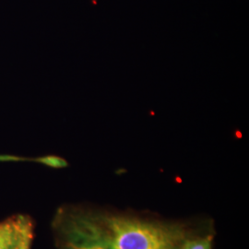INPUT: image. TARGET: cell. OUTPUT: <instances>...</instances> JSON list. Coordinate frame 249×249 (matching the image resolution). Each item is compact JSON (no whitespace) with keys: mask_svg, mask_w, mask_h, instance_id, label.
I'll use <instances>...</instances> for the list:
<instances>
[{"mask_svg":"<svg viewBox=\"0 0 249 249\" xmlns=\"http://www.w3.org/2000/svg\"><path fill=\"white\" fill-rule=\"evenodd\" d=\"M213 234H192L185 241L180 249H213Z\"/></svg>","mask_w":249,"mask_h":249,"instance_id":"3957f363","label":"cell"},{"mask_svg":"<svg viewBox=\"0 0 249 249\" xmlns=\"http://www.w3.org/2000/svg\"><path fill=\"white\" fill-rule=\"evenodd\" d=\"M33 239H34V225L30 226L26 231L23 234V237L20 241L19 245L17 249H32V244H33Z\"/></svg>","mask_w":249,"mask_h":249,"instance_id":"277c9868","label":"cell"},{"mask_svg":"<svg viewBox=\"0 0 249 249\" xmlns=\"http://www.w3.org/2000/svg\"><path fill=\"white\" fill-rule=\"evenodd\" d=\"M32 225V220L21 214L0 222V249H17L24 232Z\"/></svg>","mask_w":249,"mask_h":249,"instance_id":"7a4b0ae2","label":"cell"},{"mask_svg":"<svg viewBox=\"0 0 249 249\" xmlns=\"http://www.w3.org/2000/svg\"><path fill=\"white\" fill-rule=\"evenodd\" d=\"M57 249H180L194 234L187 224L77 206L53 217Z\"/></svg>","mask_w":249,"mask_h":249,"instance_id":"6da1fadb","label":"cell"}]
</instances>
